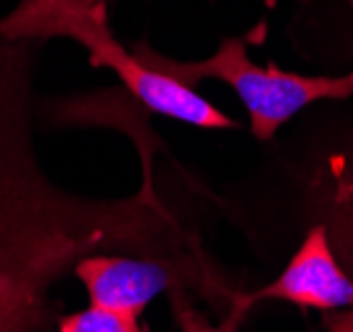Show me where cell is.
<instances>
[{
  "label": "cell",
  "instance_id": "5",
  "mask_svg": "<svg viewBox=\"0 0 353 332\" xmlns=\"http://www.w3.org/2000/svg\"><path fill=\"white\" fill-rule=\"evenodd\" d=\"M74 277L88 290L90 306L127 311L140 317L145 306L166 290L182 285L176 264L156 256L124 253H90L74 264Z\"/></svg>",
  "mask_w": 353,
  "mask_h": 332
},
{
  "label": "cell",
  "instance_id": "9",
  "mask_svg": "<svg viewBox=\"0 0 353 332\" xmlns=\"http://www.w3.org/2000/svg\"><path fill=\"white\" fill-rule=\"evenodd\" d=\"M45 319L48 293H30L0 317V332H37L45 324Z\"/></svg>",
  "mask_w": 353,
  "mask_h": 332
},
{
  "label": "cell",
  "instance_id": "2",
  "mask_svg": "<svg viewBox=\"0 0 353 332\" xmlns=\"http://www.w3.org/2000/svg\"><path fill=\"white\" fill-rule=\"evenodd\" d=\"M50 35L74 37L90 50L98 66H108L132 92L140 106L174 121H185L201 130H235L237 121L221 114L198 90L169 74L143 64L111 35L105 24L103 3L85 0H27L11 19L0 24V37H32Z\"/></svg>",
  "mask_w": 353,
  "mask_h": 332
},
{
  "label": "cell",
  "instance_id": "10",
  "mask_svg": "<svg viewBox=\"0 0 353 332\" xmlns=\"http://www.w3.org/2000/svg\"><path fill=\"white\" fill-rule=\"evenodd\" d=\"M327 332H353V309H340L324 322Z\"/></svg>",
  "mask_w": 353,
  "mask_h": 332
},
{
  "label": "cell",
  "instance_id": "6",
  "mask_svg": "<svg viewBox=\"0 0 353 332\" xmlns=\"http://www.w3.org/2000/svg\"><path fill=\"white\" fill-rule=\"evenodd\" d=\"M309 203L353 277V148L330 153L309 182Z\"/></svg>",
  "mask_w": 353,
  "mask_h": 332
},
{
  "label": "cell",
  "instance_id": "7",
  "mask_svg": "<svg viewBox=\"0 0 353 332\" xmlns=\"http://www.w3.org/2000/svg\"><path fill=\"white\" fill-rule=\"evenodd\" d=\"M59 332H145L140 317L101 306H88L85 311H74L59 319Z\"/></svg>",
  "mask_w": 353,
  "mask_h": 332
},
{
  "label": "cell",
  "instance_id": "3",
  "mask_svg": "<svg viewBox=\"0 0 353 332\" xmlns=\"http://www.w3.org/2000/svg\"><path fill=\"white\" fill-rule=\"evenodd\" d=\"M134 56L159 72L195 87L203 79H216L235 90L250 119L256 140H269L285 121L316 101H345L353 98V72L343 77H309L282 72L277 66H259L248 58L245 43L230 37L214 56L203 61H174L145 43L134 45Z\"/></svg>",
  "mask_w": 353,
  "mask_h": 332
},
{
  "label": "cell",
  "instance_id": "4",
  "mask_svg": "<svg viewBox=\"0 0 353 332\" xmlns=\"http://www.w3.org/2000/svg\"><path fill=\"white\" fill-rule=\"evenodd\" d=\"M237 298L248 309L259 301H288L298 309L340 311L353 309V277L340 264L324 224L316 222L274 282Z\"/></svg>",
  "mask_w": 353,
  "mask_h": 332
},
{
  "label": "cell",
  "instance_id": "1",
  "mask_svg": "<svg viewBox=\"0 0 353 332\" xmlns=\"http://www.w3.org/2000/svg\"><path fill=\"white\" fill-rule=\"evenodd\" d=\"M40 40L0 37V317L30 293H50L90 253L179 246L174 222L148 195L82 201L43 174L30 127L32 53Z\"/></svg>",
  "mask_w": 353,
  "mask_h": 332
},
{
  "label": "cell",
  "instance_id": "8",
  "mask_svg": "<svg viewBox=\"0 0 353 332\" xmlns=\"http://www.w3.org/2000/svg\"><path fill=\"white\" fill-rule=\"evenodd\" d=\"M172 309H174V319H176L179 332H237L243 317L248 314V306L235 295V298H232V311L227 314V319L221 322L219 327H214V324L192 306V301L188 298V293H185L182 285L172 288Z\"/></svg>",
  "mask_w": 353,
  "mask_h": 332
}]
</instances>
